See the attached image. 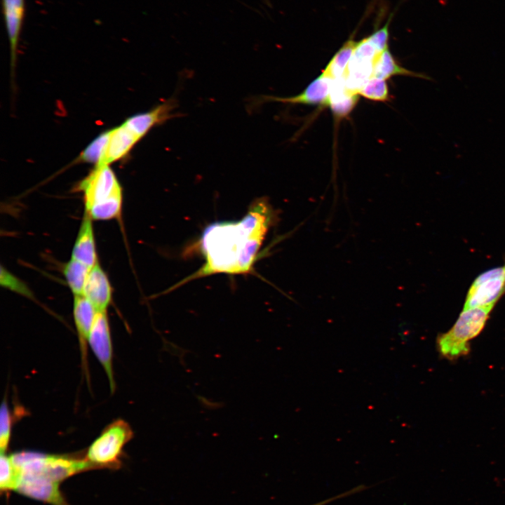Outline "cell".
<instances>
[{
	"mask_svg": "<svg viewBox=\"0 0 505 505\" xmlns=\"http://www.w3.org/2000/svg\"><path fill=\"white\" fill-rule=\"evenodd\" d=\"M276 220V214L268 198L260 197L251 203L241 220L208 225L199 240L203 264L169 291L189 281L211 275L251 274L265 237Z\"/></svg>",
	"mask_w": 505,
	"mask_h": 505,
	"instance_id": "1",
	"label": "cell"
},
{
	"mask_svg": "<svg viewBox=\"0 0 505 505\" xmlns=\"http://www.w3.org/2000/svg\"><path fill=\"white\" fill-rule=\"evenodd\" d=\"M78 188L83 194L85 212L93 220H107L120 216L122 187L109 166H95Z\"/></svg>",
	"mask_w": 505,
	"mask_h": 505,
	"instance_id": "2",
	"label": "cell"
},
{
	"mask_svg": "<svg viewBox=\"0 0 505 505\" xmlns=\"http://www.w3.org/2000/svg\"><path fill=\"white\" fill-rule=\"evenodd\" d=\"M11 457L19 478L26 476H40L60 483L80 472L96 469L85 457L81 458L69 454H48L31 451L16 452Z\"/></svg>",
	"mask_w": 505,
	"mask_h": 505,
	"instance_id": "3",
	"label": "cell"
},
{
	"mask_svg": "<svg viewBox=\"0 0 505 505\" xmlns=\"http://www.w3.org/2000/svg\"><path fill=\"white\" fill-rule=\"evenodd\" d=\"M493 307L491 305L463 309L453 326L438 336L439 354L450 361L467 355L470 351L469 342L483 330Z\"/></svg>",
	"mask_w": 505,
	"mask_h": 505,
	"instance_id": "4",
	"label": "cell"
},
{
	"mask_svg": "<svg viewBox=\"0 0 505 505\" xmlns=\"http://www.w3.org/2000/svg\"><path fill=\"white\" fill-rule=\"evenodd\" d=\"M126 421L117 419L109 424L92 443L86 459L96 469H118L124 446L133 437Z\"/></svg>",
	"mask_w": 505,
	"mask_h": 505,
	"instance_id": "5",
	"label": "cell"
},
{
	"mask_svg": "<svg viewBox=\"0 0 505 505\" xmlns=\"http://www.w3.org/2000/svg\"><path fill=\"white\" fill-rule=\"evenodd\" d=\"M505 293V264L480 274L471 284L463 309L491 306Z\"/></svg>",
	"mask_w": 505,
	"mask_h": 505,
	"instance_id": "6",
	"label": "cell"
},
{
	"mask_svg": "<svg viewBox=\"0 0 505 505\" xmlns=\"http://www.w3.org/2000/svg\"><path fill=\"white\" fill-rule=\"evenodd\" d=\"M88 344L104 368L111 391L115 389L112 364V342L107 311H97L89 334Z\"/></svg>",
	"mask_w": 505,
	"mask_h": 505,
	"instance_id": "7",
	"label": "cell"
},
{
	"mask_svg": "<svg viewBox=\"0 0 505 505\" xmlns=\"http://www.w3.org/2000/svg\"><path fill=\"white\" fill-rule=\"evenodd\" d=\"M60 483L40 476L20 478L15 490L20 494L50 505H70L59 488Z\"/></svg>",
	"mask_w": 505,
	"mask_h": 505,
	"instance_id": "8",
	"label": "cell"
},
{
	"mask_svg": "<svg viewBox=\"0 0 505 505\" xmlns=\"http://www.w3.org/2000/svg\"><path fill=\"white\" fill-rule=\"evenodd\" d=\"M177 100L171 97L149 111L136 114L123 123L140 140L154 126L176 116Z\"/></svg>",
	"mask_w": 505,
	"mask_h": 505,
	"instance_id": "9",
	"label": "cell"
},
{
	"mask_svg": "<svg viewBox=\"0 0 505 505\" xmlns=\"http://www.w3.org/2000/svg\"><path fill=\"white\" fill-rule=\"evenodd\" d=\"M74 318L78 332L81 361L84 373L89 382L88 365V344L89 334L97 311L91 302L83 295H75L74 299Z\"/></svg>",
	"mask_w": 505,
	"mask_h": 505,
	"instance_id": "10",
	"label": "cell"
},
{
	"mask_svg": "<svg viewBox=\"0 0 505 505\" xmlns=\"http://www.w3.org/2000/svg\"><path fill=\"white\" fill-rule=\"evenodd\" d=\"M105 141L98 166H109L125 156L140 140L123 123L105 132Z\"/></svg>",
	"mask_w": 505,
	"mask_h": 505,
	"instance_id": "11",
	"label": "cell"
},
{
	"mask_svg": "<svg viewBox=\"0 0 505 505\" xmlns=\"http://www.w3.org/2000/svg\"><path fill=\"white\" fill-rule=\"evenodd\" d=\"M332 80L322 73L297 95L287 97L262 95L255 101L256 105L270 101L288 104L327 106Z\"/></svg>",
	"mask_w": 505,
	"mask_h": 505,
	"instance_id": "12",
	"label": "cell"
},
{
	"mask_svg": "<svg viewBox=\"0 0 505 505\" xmlns=\"http://www.w3.org/2000/svg\"><path fill=\"white\" fill-rule=\"evenodd\" d=\"M112 295L109 279L97 262L88 273L83 295L91 302L97 311H107L112 301Z\"/></svg>",
	"mask_w": 505,
	"mask_h": 505,
	"instance_id": "13",
	"label": "cell"
},
{
	"mask_svg": "<svg viewBox=\"0 0 505 505\" xmlns=\"http://www.w3.org/2000/svg\"><path fill=\"white\" fill-rule=\"evenodd\" d=\"M4 18L11 47V68L13 70L17 58L18 45L22 28L24 0H2Z\"/></svg>",
	"mask_w": 505,
	"mask_h": 505,
	"instance_id": "14",
	"label": "cell"
},
{
	"mask_svg": "<svg viewBox=\"0 0 505 505\" xmlns=\"http://www.w3.org/2000/svg\"><path fill=\"white\" fill-rule=\"evenodd\" d=\"M92 220L85 212L72 253V258L90 268L97 262Z\"/></svg>",
	"mask_w": 505,
	"mask_h": 505,
	"instance_id": "15",
	"label": "cell"
},
{
	"mask_svg": "<svg viewBox=\"0 0 505 505\" xmlns=\"http://www.w3.org/2000/svg\"><path fill=\"white\" fill-rule=\"evenodd\" d=\"M359 95L349 90L344 78L333 79L327 107H329L337 119L347 116L354 109Z\"/></svg>",
	"mask_w": 505,
	"mask_h": 505,
	"instance_id": "16",
	"label": "cell"
},
{
	"mask_svg": "<svg viewBox=\"0 0 505 505\" xmlns=\"http://www.w3.org/2000/svg\"><path fill=\"white\" fill-rule=\"evenodd\" d=\"M403 75L421 79H426L427 76L408 70L398 65L389 48L381 53L375 61L372 76L383 79H388L392 76Z\"/></svg>",
	"mask_w": 505,
	"mask_h": 505,
	"instance_id": "17",
	"label": "cell"
},
{
	"mask_svg": "<svg viewBox=\"0 0 505 505\" xmlns=\"http://www.w3.org/2000/svg\"><path fill=\"white\" fill-rule=\"evenodd\" d=\"M356 44V41H354L352 34L333 55L322 73L332 79L342 78L352 57Z\"/></svg>",
	"mask_w": 505,
	"mask_h": 505,
	"instance_id": "18",
	"label": "cell"
},
{
	"mask_svg": "<svg viewBox=\"0 0 505 505\" xmlns=\"http://www.w3.org/2000/svg\"><path fill=\"white\" fill-rule=\"evenodd\" d=\"M90 267L71 258L63 268L64 276L72 292L75 295H83V288Z\"/></svg>",
	"mask_w": 505,
	"mask_h": 505,
	"instance_id": "19",
	"label": "cell"
},
{
	"mask_svg": "<svg viewBox=\"0 0 505 505\" xmlns=\"http://www.w3.org/2000/svg\"><path fill=\"white\" fill-rule=\"evenodd\" d=\"M0 489L3 492L15 491L19 483V476L11 454L1 453Z\"/></svg>",
	"mask_w": 505,
	"mask_h": 505,
	"instance_id": "20",
	"label": "cell"
},
{
	"mask_svg": "<svg viewBox=\"0 0 505 505\" xmlns=\"http://www.w3.org/2000/svg\"><path fill=\"white\" fill-rule=\"evenodd\" d=\"M358 93L374 101L384 102L389 99V88L386 80L375 76L370 77Z\"/></svg>",
	"mask_w": 505,
	"mask_h": 505,
	"instance_id": "21",
	"label": "cell"
},
{
	"mask_svg": "<svg viewBox=\"0 0 505 505\" xmlns=\"http://www.w3.org/2000/svg\"><path fill=\"white\" fill-rule=\"evenodd\" d=\"M12 417L6 399L1 403L0 410V449L6 453L11 436Z\"/></svg>",
	"mask_w": 505,
	"mask_h": 505,
	"instance_id": "22",
	"label": "cell"
},
{
	"mask_svg": "<svg viewBox=\"0 0 505 505\" xmlns=\"http://www.w3.org/2000/svg\"><path fill=\"white\" fill-rule=\"evenodd\" d=\"M0 284L2 287L6 288L23 296L27 297H33V294L27 285L3 267H1Z\"/></svg>",
	"mask_w": 505,
	"mask_h": 505,
	"instance_id": "23",
	"label": "cell"
},
{
	"mask_svg": "<svg viewBox=\"0 0 505 505\" xmlns=\"http://www.w3.org/2000/svg\"><path fill=\"white\" fill-rule=\"evenodd\" d=\"M390 16L388 22L380 29L375 30L372 34L368 36V39L379 52L382 53L388 48L389 41V27L391 20Z\"/></svg>",
	"mask_w": 505,
	"mask_h": 505,
	"instance_id": "24",
	"label": "cell"
},
{
	"mask_svg": "<svg viewBox=\"0 0 505 505\" xmlns=\"http://www.w3.org/2000/svg\"><path fill=\"white\" fill-rule=\"evenodd\" d=\"M362 490H363V485H359V486H357V487H356L352 488L351 490H347V491H346V492H343V493H341V494H337V495H336V496H334V497H332L326 499H325V500H323V501H321L315 503V504H311V505H325V504H328V503H330V502H332V501H335V500L342 499V498H343V497H345L349 496V495H351V494L357 493V492H361V491H362Z\"/></svg>",
	"mask_w": 505,
	"mask_h": 505,
	"instance_id": "25",
	"label": "cell"
}]
</instances>
